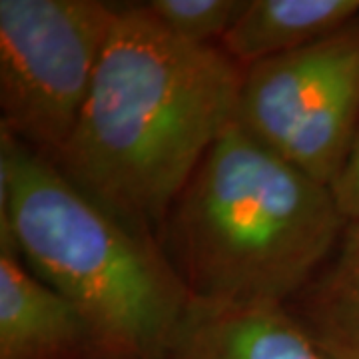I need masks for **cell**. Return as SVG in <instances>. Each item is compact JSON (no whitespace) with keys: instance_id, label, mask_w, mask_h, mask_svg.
Returning a JSON list of instances; mask_svg holds the SVG:
<instances>
[{"instance_id":"obj_8","label":"cell","mask_w":359,"mask_h":359,"mask_svg":"<svg viewBox=\"0 0 359 359\" xmlns=\"http://www.w3.org/2000/svg\"><path fill=\"white\" fill-rule=\"evenodd\" d=\"M359 16V0H248L219 46L242 66L308 46Z\"/></svg>"},{"instance_id":"obj_9","label":"cell","mask_w":359,"mask_h":359,"mask_svg":"<svg viewBox=\"0 0 359 359\" xmlns=\"http://www.w3.org/2000/svg\"><path fill=\"white\" fill-rule=\"evenodd\" d=\"M330 266L294 316L323 359H359V219L347 222Z\"/></svg>"},{"instance_id":"obj_1","label":"cell","mask_w":359,"mask_h":359,"mask_svg":"<svg viewBox=\"0 0 359 359\" xmlns=\"http://www.w3.org/2000/svg\"><path fill=\"white\" fill-rule=\"evenodd\" d=\"M244 74L222 46L176 39L144 6L120 8L76 126L50 160L120 218L158 222L236 122Z\"/></svg>"},{"instance_id":"obj_7","label":"cell","mask_w":359,"mask_h":359,"mask_svg":"<svg viewBox=\"0 0 359 359\" xmlns=\"http://www.w3.org/2000/svg\"><path fill=\"white\" fill-rule=\"evenodd\" d=\"M0 359H92L76 308L0 250Z\"/></svg>"},{"instance_id":"obj_4","label":"cell","mask_w":359,"mask_h":359,"mask_svg":"<svg viewBox=\"0 0 359 359\" xmlns=\"http://www.w3.org/2000/svg\"><path fill=\"white\" fill-rule=\"evenodd\" d=\"M118 13L96 0H0L2 130L48 158L65 146Z\"/></svg>"},{"instance_id":"obj_6","label":"cell","mask_w":359,"mask_h":359,"mask_svg":"<svg viewBox=\"0 0 359 359\" xmlns=\"http://www.w3.org/2000/svg\"><path fill=\"white\" fill-rule=\"evenodd\" d=\"M166 359H323V355L283 306L192 297Z\"/></svg>"},{"instance_id":"obj_12","label":"cell","mask_w":359,"mask_h":359,"mask_svg":"<svg viewBox=\"0 0 359 359\" xmlns=\"http://www.w3.org/2000/svg\"><path fill=\"white\" fill-rule=\"evenodd\" d=\"M334 194L344 216L349 222L359 219V132L347 156L346 166L335 180Z\"/></svg>"},{"instance_id":"obj_3","label":"cell","mask_w":359,"mask_h":359,"mask_svg":"<svg viewBox=\"0 0 359 359\" xmlns=\"http://www.w3.org/2000/svg\"><path fill=\"white\" fill-rule=\"evenodd\" d=\"M347 222L332 186L233 122L172 205L178 273L194 299L283 306Z\"/></svg>"},{"instance_id":"obj_2","label":"cell","mask_w":359,"mask_h":359,"mask_svg":"<svg viewBox=\"0 0 359 359\" xmlns=\"http://www.w3.org/2000/svg\"><path fill=\"white\" fill-rule=\"evenodd\" d=\"M0 250L22 256L84 320L92 359H166L192 302L174 264L120 218L2 130Z\"/></svg>"},{"instance_id":"obj_11","label":"cell","mask_w":359,"mask_h":359,"mask_svg":"<svg viewBox=\"0 0 359 359\" xmlns=\"http://www.w3.org/2000/svg\"><path fill=\"white\" fill-rule=\"evenodd\" d=\"M248 6V0H152L144 4L162 28L192 44L224 39Z\"/></svg>"},{"instance_id":"obj_10","label":"cell","mask_w":359,"mask_h":359,"mask_svg":"<svg viewBox=\"0 0 359 359\" xmlns=\"http://www.w3.org/2000/svg\"><path fill=\"white\" fill-rule=\"evenodd\" d=\"M359 132V50L323 88L283 156L334 188Z\"/></svg>"},{"instance_id":"obj_5","label":"cell","mask_w":359,"mask_h":359,"mask_svg":"<svg viewBox=\"0 0 359 359\" xmlns=\"http://www.w3.org/2000/svg\"><path fill=\"white\" fill-rule=\"evenodd\" d=\"M359 50V16L308 46L248 66L236 122L283 154L323 88Z\"/></svg>"}]
</instances>
